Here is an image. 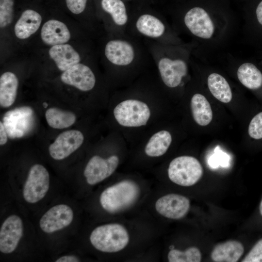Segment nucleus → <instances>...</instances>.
I'll list each match as a JSON object with an SVG mask.
<instances>
[{
  "label": "nucleus",
  "mask_w": 262,
  "mask_h": 262,
  "mask_svg": "<svg viewBox=\"0 0 262 262\" xmlns=\"http://www.w3.org/2000/svg\"><path fill=\"white\" fill-rule=\"evenodd\" d=\"M178 33L191 38L197 48L194 54L209 55L226 48L235 37L238 21L226 9L194 5L173 21Z\"/></svg>",
  "instance_id": "1"
},
{
  "label": "nucleus",
  "mask_w": 262,
  "mask_h": 262,
  "mask_svg": "<svg viewBox=\"0 0 262 262\" xmlns=\"http://www.w3.org/2000/svg\"><path fill=\"white\" fill-rule=\"evenodd\" d=\"M196 48V44L192 41L180 45L159 43V55L155 61L162 81L167 87L176 88L183 84Z\"/></svg>",
  "instance_id": "2"
},
{
  "label": "nucleus",
  "mask_w": 262,
  "mask_h": 262,
  "mask_svg": "<svg viewBox=\"0 0 262 262\" xmlns=\"http://www.w3.org/2000/svg\"><path fill=\"white\" fill-rule=\"evenodd\" d=\"M140 190L135 182L123 180L103 190L99 197V202L107 212L117 213L133 205L139 197Z\"/></svg>",
  "instance_id": "3"
},
{
  "label": "nucleus",
  "mask_w": 262,
  "mask_h": 262,
  "mask_svg": "<svg viewBox=\"0 0 262 262\" xmlns=\"http://www.w3.org/2000/svg\"><path fill=\"white\" fill-rule=\"evenodd\" d=\"M92 245L98 251L115 253L125 248L130 241L127 229L119 223H110L95 228L90 235Z\"/></svg>",
  "instance_id": "4"
},
{
  "label": "nucleus",
  "mask_w": 262,
  "mask_h": 262,
  "mask_svg": "<svg viewBox=\"0 0 262 262\" xmlns=\"http://www.w3.org/2000/svg\"><path fill=\"white\" fill-rule=\"evenodd\" d=\"M134 26L138 33L142 36L154 40L159 39V43L168 45L184 43L173 26L153 15H141L135 21Z\"/></svg>",
  "instance_id": "5"
},
{
  "label": "nucleus",
  "mask_w": 262,
  "mask_h": 262,
  "mask_svg": "<svg viewBox=\"0 0 262 262\" xmlns=\"http://www.w3.org/2000/svg\"><path fill=\"white\" fill-rule=\"evenodd\" d=\"M170 180L182 186H191L197 183L202 176L203 167L196 158L181 156L173 159L167 170Z\"/></svg>",
  "instance_id": "6"
},
{
  "label": "nucleus",
  "mask_w": 262,
  "mask_h": 262,
  "mask_svg": "<svg viewBox=\"0 0 262 262\" xmlns=\"http://www.w3.org/2000/svg\"><path fill=\"white\" fill-rule=\"evenodd\" d=\"M113 113L118 123L126 127L145 126L150 116L148 105L137 99H127L120 102L114 108Z\"/></svg>",
  "instance_id": "7"
},
{
  "label": "nucleus",
  "mask_w": 262,
  "mask_h": 262,
  "mask_svg": "<svg viewBox=\"0 0 262 262\" xmlns=\"http://www.w3.org/2000/svg\"><path fill=\"white\" fill-rule=\"evenodd\" d=\"M49 187V176L42 165L35 164L30 169L23 189V196L29 203H35L42 199Z\"/></svg>",
  "instance_id": "8"
},
{
  "label": "nucleus",
  "mask_w": 262,
  "mask_h": 262,
  "mask_svg": "<svg viewBox=\"0 0 262 262\" xmlns=\"http://www.w3.org/2000/svg\"><path fill=\"white\" fill-rule=\"evenodd\" d=\"M104 54L107 59L118 67L131 66L138 58L134 45L122 37L110 40L106 44Z\"/></svg>",
  "instance_id": "9"
},
{
  "label": "nucleus",
  "mask_w": 262,
  "mask_h": 262,
  "mask_svg": "<svg viewBox=\"0 0 262 262\" xmlns=\"http://www.w3.org/2000/svg\"><path fill=\"white\" fill-rule=\"evenodd\" d=\"M119 158L113 155L107 159L98 155L92 157L83 172L87 183L93 185L105 180L115 171L119 164Z\"/></svg>",
  "instance_id": "10"
},
{
  "label": "nucleus",
  "mask_w": 262,
  "mask_h": 262,
  "mask_svg": "<svg viewBox=\"0 0 262 262\" xmlns=\"http://www.w3.org/2000/svg\"><path fill=\"white\" fill-rule=\"evenodd\" d=\"M225 56L229 66L235 68L236 77L243 86L252 90L262 87V73L255 64L229 53Z\"/></svg>",
  "instance_id": "11"
},
{
  "label": "nucleus",
  "mask_w": 262,
  "mask_h": 262,
  "mask_svg": "<svg viewBox=\"0 0 262 262\" xmlns=\"http://www.w3.org/2000/svg\"><path fill=\"white\" fill-rule=\"evenodd\" d=\"M84 136L77 130L65 131L56 138L49 147L50 156L55 160L66 159L78 149L82 144Z\"/></svg>",
  "instance_id": "12"
},
{
  "label": "nucleus",
  "mask_w": 262,
  "mask_h": 262,
  "mask_svg": "<svg viewBox=\"0 0 262 262\" xmlns=\"http://www.w3.org/2000/svg\"><path fill=\"white\" fill-rule=\"evenodd\" d=\"M155 208L162 216L171 219L178 220L184 217L190 208V200L178 194H168L158 198Z\"/></svg>",
  "instance_id": "13"
},
{
  "label": "nucleus",
  "mask_w": 262,
  "mask_h": 262,
  "mask_svg": "<svg viewBox=\"0 0 262 262\" xmlns=\"http://www.w3.org/2000/svg\"><path fill=\"white\" fill-rule=\"evenodd\" d=\"M73 217V210L69 206L58 204L50 208L43 215L39 226L44 232L53 233L68 226Z\"/></svg>",
  "instance_id": "14"
},
{
  "label": "nucleus",
  "mask_w": 262,
  "mask_h": 262,
  "mask_svg": "<svg viewBox=\"0 0 262 262\" xmlns=\"http://www.w3.org/2000/svg\"><path fill=\"white\" fill-rule=\"evenodd\" d=\"M23 232V222L20 217L12 214L3 222L0 229V251L9 254L17 247Z\"/></svg>",
  "instance_id": "15"
},
{
  "label": "nucleus",
  "mask_w": 262,
  "mask_h": 262,
  "mask_svg": "<svg viewBox=\"0 0 262 262\" xmlns=\"http://www.w3.org/2000/svg\"><path fill=\"white\" fill-rule=\"evenodd\" d=\"M61 80L65 84L82 91L92 90L95 85V76L91 68L82 64H77L61 74Z\"/></svg>",
  "instance_id": "16"
},
{
  "label": "nucleus",
  "mask_w": 262,
  "mask_h": 262,
  "mask_svg": "<svg viewBox=\"0 0 262 262\" xmlns=\"http://www.w3.org/2000/svg\"><path fill=\"white\" fill-rule=\"evenodd\" d=\"M32 109L27 106L8 111L4 115L3 123L11 137H20L24 135L31 124Z\"/></svg>",
  "instance_id": "17"
},
{
  "label": "nucleus",
  "mask_w": 262,
  "mask_h": 262,
  "mask_svg": "<svg viewBox=\"0 0 262 262\" xmlns=\"http://www.w3.org/2000/svg\"><path fill=\"white\" fill-rule=\"evenodd\" d=\"M41 37L45 44L53 46L68 42L70 38V33L63 22L51 19L47 21L43 25Z\"/></svg>",
  "instance_id": "18"
},
{
  "label": "nucleus",
  "mask_w": 262,
  "mask_h": 262,
  "mask_svg": "<svg viewBox=\"0 0 262 262\" xmlns=\"http://www.w3.org/2000/svg\"><path fill=\"white\" fill-rule=\"evenodd\" d=\"M49 53L58 69L62 71L79 64L81 61L79 54L67 44L53 46L49 49Z\"/></svg>",
  "instance_id": "19"
},
{
  "label": "nucleus",
  "mask_w": 262,
  "mask_h": 262,
  "mask_svg": "<svg viewBox=\"0 0 262 262\" xmlns=\"http://www.w3.org/2000/svg\"><path fill=\"white\" fill-rule=\"evenodd\" d=\"M206 83L209 92L216 99L225 103L231 100L233 94L231 86L226 78L220 73L209 71Z\"/></svg>",
  "instance_id": "20"
},
{
  "label": "nucleus",
  "mask_w": 262,
  "mask_h": 262,
  "mask_svg": "<svg viewBox=\"0 0 262 262\" xmlns=\"http://www.w3.org/2000/svg\"><path fill=\"white\" fill-rule=\"evenodd\" d=\"M244 252L243 244L236 240H229L216 245L211 257L216 262H238Z\"/></svg>",
  "instance_id": "21"
},
{
  "label": "nucleus",
  "mask_w": 262,
  "mask_h": 262,
  "mask_svg": "<svg viewBox=\"0 0 262 262\" xmlns=\"http://www.w3.org/2000/svg\"><path fill=\"white\" fill-rule=\"evenodd\" d=\"M41 21V16L38 13L31 9L25 10L15 25L16 36L20 39L28 38L37 31Z\"/></svg>",
  "instance_id": "22"
},
{
  "label": "nucleus",
  "mask_w": 262,
  "mask_h": 262,
  "mask_svg": "<svg viewBox=\"0 0 262 262\" xmlns=\"http://www.w3.org/2000/svg\"><path fill=\"white\" fill-rule=\"evenodd\" d=\"M191 109L193 118L200 126H205L212 121L213 112L211 105L203 94H194L191 99Z\"/></svg>",
  "instance_id": "23"
},
{
  "label": "nucleus",
  "mask_w": 262,
  "mask_h": 262,
  "mask_svg": "<svg viewBox=\"0 0 262 262\" xmlns=\"http://www.w3.org/2000/svg\"><path fill=\"white\" fill-rule=\"evenodd\" d=\"M18 86L16 76L11 72L3 73L0 78V105L3 108L11 106L15 102Z\"/></svg>",
  "instance_id": "24"
},
{
  "label": "nucleus",
  "mask_w": 262,
  "mask_h": 262,
  "mask_svg": "<svg viewBox=\"0 0 262 262\" xmlns=\"http://www.w3.org/2000/svg\"><path fill=\"white\" fill-rule=\"evenodd\" d=\"M172 142V136L167 131L163 130L154 133L149 139L145 148L146 155L151 157L163 155Z\"/></svg>",
  "instance_id": "25"
},
{
  "label": "nucleus",
  "mask_w": 262,
  "mask_h": 262,
  "mask_svg": "<svg viewBox=\"0 0 262 262\" xmlns=\"http://www.w3.org/2000/svg\"><path fill=\"white\" fill-rule=\"evenodd\" d=\"M45 117L48 125L55 129L69 127L76 120V116L73 113L55 107L47 109Z\"/></svg>",
  "instance_id": "26"
},
{
  "label": "nucleus",
  "mask_w": 262,
  "mask_h": 262,
  "mask_svg": "<svg viewBox=\"0 0 262 262\" xmlns=\"http://www.w3.org/2000/svg\"><path fill=\"white\" fill-rule=\"evenodd\" d=\"M102 9L111 16L115 25L122 27L128 22V16L124 3L121 0H102Z\"/></svg>",
  "instance_id": "27"
},
{
  "label": "nucleus",
  "mask_w": 262,
  "mask_h": 262,
  "mask_svg": "<svg viewBox=\"0 0 262 262\" xmlns=\"http://www.w3.org/2000/svg\"><path fill=\"white\" fill-rule=\"evenodd\" d=\"M169 262H199L201 260V253L196 247L192 246L181 251L173 249L167 255Z\"/></svg>",
  "instance_id": "28"
},
{
  "label": "nucleus",
  "mask_w": 262,
  "mask_h": 262,
  "mask_svg": "<svg viewBox=\"0 0 262 262\" xmlns=\"http://www.w3.org/2000/svg\"><path fill=\"white\" fill-rule=\"evenodd\" d=\"M14 0H0V26L5 27L11 23L13 18Z\"/></svg>",
  "instance_id": "29"
},
{
  "label": "nucleus",
  "mask_w": 262,
  "mask_h": 262,
  "mask_svg": "<svg viewBox=\"0 0 262 262\" xmlns=\"http://www.w3.org/2000/svg\"><path fill=\"white\" fill-rule=\"evenodd\" d=\"M249 135L255 139L262 138V112L251 119L248 129Z\"/></svg>",
  "instance_id": "30"
},
{
  "label": "nucleus",
  "mask_w": 262,
  "mask_h": 262,
  "mask_svg": "<svg viewBox=\"0 0 262 262\" xmlns=\"http://www.w3.org/2000/svg\"><path fill=\"white\" fill-rule=\"evenodd\" d=\"M242 262H262V238L251 249Z\"/></svg>",
  "instance_id": "31"
},
{
  "label": "nucleus",
  "mask_w": 262,
  "mask_h": 262,
  "mask_svg": "<svg viewBox=\"0 0 262 262\" xmlns=\"http://www.w3.org/2000/svg\"><path fill=\"white\" fill-rule=\"evenodd\" d=\"M87 0H66L67 8L73 14H79L85 9Z\"/></svg>",
  "instance_id": "32"
},
{
  "label": "nucleus",
  "mask_w": 262,
  "mask_h": 262,
  "mask_svg": "<svg viewBox=\"0 0 262 262\" xmlns=\"http://www.w3.org/2000/svg\"><path fill=\"white\" fill-rule=\"evenodd\" d=\"M255 21L259 27H262V0L258 4L255 11Z\"/></svg>",
  "instance_id": "33"
},
{
  "label": "nucleus",
  "mask_w": 262,
  "mask_h": 262,
  "mask_svg": "<svg viewBox=\"0 0 262 262\" xmlns=\"http://www.w3.org/2000/svg\"><path fill=\"white\" fill-rule=\"evenodd\" d=\"M8 133L6 128L1 121L0 122V144L1 146L5 145L8 140Z\"/></svg>",
  "instance_id": "34"
},
{
  "label": "nucleus",
  "mask_w": 262,
  "mask_h": 262,
  "mask_svg": "<svg viewBox=\"0 0 262 262\" xmlns=\"http://www.w3.org/2000/svg\"><path fill=\"white\" fill-rule=\"evenodd\" d=\"M80 260L75 256L66 255L62 256L57 259L56 262H78Z\"/></svg>",
  "instance_id": "35"
},
{
  "label": "nucleus",
  "mask_w": 262,
  "mask_h": 262,
  "mask_svg": "<svg viewBox=\"0 0 262 262\" xmlns=\"http://www.w3.org/2000/svg\"><path fill=\"white\" fill-rule=\"evenodd\" d=\"M259 210L261 215L262 216V199L260 204Z\"/></svg>",
  "instance_id": "36"
}]
</instances>
